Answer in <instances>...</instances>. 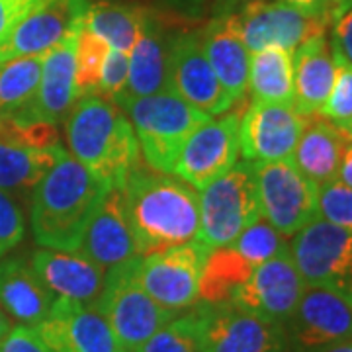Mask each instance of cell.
<instances>
[{
  "label": "cell",
  "mask_w": 352,
  "mask_h": 352,
  "mask_svg": "<svg viewBox=\"0 0 352 352\" xmlns=\"http://www.w3.org/2000/svg\"><path fill=\"white\" fill-rule=\"evenodd\" d=\"M120 196L139 256L198 237L200 198L188 182L139 164L120 188Z\"/></svg>",
  "instance_id": "obj_1"
},
{
  "label": "cell",
  "mask_w": 352,
  "mask_h": 352,
  "mask_svg": "<svg viewBox=\"0 0 352 352\" xmlns=\"http://www.w3.org/2000/svg\"><path fill=\"white\" fill-rule=\"evenodd\" d=\"M110 186L65 151L32 192V231L45 249L76 251Z\"/></svg>",
  "instance_id": "obj_2"
},
{
  "label": "cell",
  "mask_w": 352,
  "mask_h": 352,
  "mask_svg": "<svg viewBox=\"0 0 352 352\" xmlns=\"http://www.w3.org/2000/svg\"><path fill=\"white\" fill-rule=\"evenodd\" d=\"M69 155L110 188L120 190L139 164V145L131 122L120 106L87 96L65 122Z\"/></svg>",
  "instance_id": "obj_3"
},
{
  "label": "cell",
  "mask_w": 352,
  "mask_h": 352,
  "mask_svg": "<svg viewBox=\"0 0 352 352\" xmlns=\"http://www.w3.org/2000/svg\"><path fill=\"white\" fill-rule=\"evenodd\" d=\"M122 108L129 113L139 153L147 166L163 175H175L176 161L186 139L210 120L208 113L190 106L170 90L129 98Z\"/></svg>",
  "instance_id": "obj_4"
},
{
  "label": "cell",
  "mask_w": 352,
  "mask_h": 352,
  "mask_svg": "<svg viewBox=\"0 0 352 352\" xmlns=\"http://www.w3.org/2000/svg\"><path fill=\"white\" fill-rule=\"evenodd\" d=\"M200 231L196 239L210 251L229 247L261 217L254 164L235 163L227 173L200 190Z\"/></svg>",
  "instance_id": "obj_5"
},
{
  "label": "cell",
  "mask_w": 352,
  "mask_h": 352,
  "mask_svg": "<svg viewBox=\"0 0 352 352\" xmlns=\"http://www.w3.org/2000/svg\"><path fill=\"white\" fill-rule=\"evenodd\" d=\"M139 258L106 272L104 288L96 302L124 352L139 351L159 329L176 317L175 311L155 302L141 288L135 276Z\"/></svg>",
  "instance_id": "obj_6"
},
{
  "label": "cell",
  "mask_w": 352,
  "mask_h": 352,
  "mask_svg": "<svg viewBox=\"0 0 352 352\" xmlns=\"http://www.w3.org/2000/svg\"><path fill=\"white\" fill-rule=\"evenodd\" d=\"M289 254L305 286H321L352 300V233L315 217L289 241Z\"/></svg>",
  "instance_id": "obj_7"
},
{
  "label": "cell",
  "mask_w": 352,
  "mask_h": 352,
  "mask_svg": "<svg viewBox=\"0 0 352 352\" xmlns=\"http://www.w3.org/2000/svg\"><path fill=\"white\" fill-rule=\"evenodd\" d=\"M261 215L284 237H294L317 217L319 186L302 175L289 159L252 163Z\"/></svg>",
  "instance_id": "obj_8"
},
{
  "label": "cell",
  "mask_w": 352,
  "mask_h": 352,
  "mask_svg": "<svg viewBox=\"0 0 352 352\" xmlns=\"http://www.w3.org/2000/svg\"><path fill=\"white\" fill-rule=\"evenodd\" d=\"M231 12L237 32L249 53L280 47L294 51L314 36L327 34L331 25L325 16H311L278 0H243Z\"/></svg>",
  "instance_id": "obj_9"
},
{
  "label": "cell",
  "mask_w": 352,
  "mask_h": 352,
  "mask_svg": "<svg viewBox=\"0 0 352 352\" xmlns=\"http://www.w3.org/2000/svg\"><path fill=\"white\" fill-rule=\"evenodd\" d=\"M210 249L198 239L141 256L135 276L153 300L170 311H184L198 302V286Z\"/></svg>",
  "instance_id": "obj_10"
},
{
  "label": "cell",
  "mask_w": 352,
  "mask_h": 352,
  "mask_svg": "<svg viewBox=\"0 0 352 352\" xmlns=\"http://www.w3.org/2000/svg\"><path fill=\"white\" fill-rule=\"evenodd\" d=\"M284 335L289 352H319L352 340V300L335 289L305 286Z\"/></svg>",
  "instance_id": "obj_11"
},
{
  "label": "cell",
  "mask_w": 352,
  "mask_h": 352,
  "mask_svg": "<svg viewBox=\"0 0 352 352\" xmlns=\"http://www.w3.org/2000/svg\"><path fill=\"white\" fill-rule=\"evenodd\" d=\"M201 352H284V327L237 303H198Z\"/></svg>",
  "instance_id": "obj_12"
},
{
  "label": "cell",
  "mask_w": 352,
  "mask_h": 352,
  "mask_svg": "<svg viewBox=\"0 0 352 352\" xmlns=\"http://www.w3.org/2000/svg\"><path fill=\"white\" fill-rule=\"evenodd\" d=\"M166 90L208 116H221L233 106L206 57L200 32H182L168 39Z\"/></svg>",
  "instance_id": "obj_13"
},
{
  "label": "cell",
  "mask_w": 352,
  "mask_h": 352,
  "mask_svg": "<svg viewBox=\"0 0 352 352\" xmlns=\"http://www.w3.org/2000/svg\"><path fill=\"white\" fill-rule=\"evenodd\" d=\"M239 112H231L196 127L180 151L175 175L201 190L227 173L239 159Z\"/></svg>",
  "instance_id": "obj_14"
},
{
  "label": "cell",
  "mask_w": 352,
  "mask_h": 352,
  "mask_svg": "<svg viewBox=\"0 0 352 352\" xmlns=\"http://www.w3.org/2000/svg\"><path fill=\"white\" fill-rule=\"evenodd\" d=\"M303 289L305 284L294 264L288 245L276 256L254 266L249 280L235 292L231 302L284 327L296 311Z\"/></svg>",
  "instance_id": "obj_15"
},
{
  "label": "cell",
  "mask_w": 352,
  "mask_h": 352,
  "mask_svg": "<svg viewBox=\"0 0 352 352\" xmlns=\"http://www.w3.org/2000/svg\"><path fill=\"white\" fill-rule=\"evenodd\" d=\"M307 118L294 110L292 104L252 102L241 116V153L251 163L286 161L296 149Z\"/></svg>",
  "instance_id": "obj_16"
},
{
  "label": "cell",
  "mask_w": 352,
  "mask_h": 352,
  "mask_svg": "<svg viewBox=\"0 0 352 352\" xmlns=\"http://www.w3.org/2000/svg\"><path fill=\"white\" fill-rule=\"evenodd\" d=\"M87 0H36L34 8L0 43V63L43 55L75 28L82 25Z\"/></svg>",
  "instance_id": "obj_17"
},
{
  "label": "cell",
  "mask_w": 352,
  "mask_h": 352,
  "mask_svg": "<svg viewBox=\"0 0 352 352\" xmlns=\"http://www.w3.org/2000/svg\"><path fill=\"white\" fill-rule=\"evenodd\" d=\"M36 333L51 352H124L96 305L57 298Z\"/></svg>",
  "instance_id": "obj_18"
},
{
  "label": "cell",
  "mask_w": 352,
  "mask_h": 352,
  "mask_svg": "<svg viewBox=\"0 0 352 352\" xmlns=\"http://www.w3.org/2000/svg\"><path fill=\"white\" fill-rule=\"evenodd\" d=\"M80 28L71 30L55 47L43 53L38 92L28 106L12 113L14 118L25 122H47L57 126L73 110L76 104L75 53Z\"/></svg>",
  "instance_id": "obj_19"
},
{
  "label": "cell",
  "mask_w": 352,
  "mask_h": 352,
  "mask_svg": "<svg viewBox=\"0 0 352 352\" xmlns=\"http://www.w3.org/2000/svg\"><path fill=\"white\" fill-rule=\"evenodd\" d=\"M76 252L96 264L104 274L116 266L139 258L138 243L124 214L120 190L112 188L104 196L98 210L88 221Z\"/></svg>",
  "instance_id": "obj_20"
},
{
  "label": "cell",
  "mask_w": 352,
  "mask_h": 352,
  "mask_svg": "<svg viewBox=\"0 0 352 352\" xmlns=\"http://www.w3.org/2000/svg\"><path fill=\"white\" fill-rule=\"evenodd\" d=\"M30 264L51 294L61 300L96 305L104 288V272L76 251L39 249L30 256Z\"/></svg>",
  "instance_id": "obj_21"
},
{
  "label": "cell",
  "mask_w": 352,
  "mask_h": 352,
  "mask_svg": "<svg viewBox=\"0 0 352 352\" xmlns=\"http://www.w3.org/2000/svg\"><path fill=\"white\" fill-rule=\"evenodd\" d=\"M206 57L231 102L243 100L249 85L251 53L241 39L231 12H219L200 32Z\"/></svg>",
  "instance_id": "obj_22"
},
{
  "label": "cell",
  "mask_w": 352,
  "mask_h": 352,
  "mask_svg": "<svg viewBox=\"0 0 352 352\" xmlns=\"http://www.w3.org/2000/svg\"><path fill=\"white\" fill-rule=\"evenodd\" d=\"M55 296L36 276L30 261L0 258V305L10 321L36 329L47 319Z\"/></svg>",
  "instance_id": "obj_23"
},
{
  "label": "cell",
  "mask_w": 352,
  "mask_h": 352,
  "mask_svg": "<svg viewBox=\"0 0 352 352\" xmlns=\"http://www.w3.org/2000/svg\"><path fill=\"white\" fill-rule=\"evenodd\" d=\"M335 82V61L327 34L314 36L294 51V110L303 118L319 116Z\"/></svg>",
  "instance_id": "obj_24"
},
{
  "label": "cell",
  "mask_w": 352,
  "mask_h": 352,
  "mask_svg": "<svg viewBox=\"0 0 352 352\" xmlns=\"http://www.w3.org/2000/svg\"><path fill=\"white\" fill-rule=\"evenodd\" d=\"M346 141V131L327 122L325 118H307V124L289 161L317 186H323L337 180V170Z\"/></svg>",
  "instance_id": "obj_25"
},
{
  "label": "cell",
  "mask_w": 352,
  "mask_h": 352,
  "mask_svg": "<svg viewBox=\"0 0 352 352\" xmlns=\"http://www.w3.org/2000/svg\"><path fill=\"white\" fill-rule=\"evenodd\" d=\"M166 53L168 39L164 38L161 20L149 10V18L135 47L129 53V78L124 100L151 96L166 90Z\"/></svg>",
  "instance_id": "obj_26"
},
{
  "label": "cell",
  "mask_w": 352,
  "mask_h": 352,
  "mask_svg": "<svg viewBox=\"0 0 352 352\" xmlns=\"http://www.w3.org/2000/svg\"><path fill=\"white\" fill-rule=\"evenodd\" d=\"M67 149L61 145L51 149L28 147L20 143L0 141V190L12 196L32 194L43 175Z\"/></svg>",
  "instance_id": "obj_27"
},
{
  "label": "cell",
  "mask_w": 352,
  "mask_h": 352,
  "mask_svg": "<svg viewBox=\"0 0 352 352\" xmlns=\"http://www.w3.org/2000/svg\"><path fill=\"white\" fill-rule=\"evenodd\" d=\"M149 10L143 6H126L113 2H94L88 4L82 25L92 34L102 38L112 50L122 53H131L135 47Z\"/></svg>",
  "instance_id": "obj_28"
},
{
  "label": "cell",
  "mask_w": 352,
  "mask_h": 352,
  "mask_svg": "<svg viewBox=\"0 0 352 352\" xmlns=\"http://www.w3.org/2000/svg\"><path fill=\"white\" fill-rule=\"evenodd\" d=\"M252 102L292 104L294 100V53L280 47L251 53L249 85Z\"/></svg>",
  "instance_id": "obj_29"
},
{
  "label": "cell",
  "mask_w": 352,
  "mask_h": 352,
  "mask_svg": "<svg viewBox=\"0 0 352 352\" xmlns=\"http://www.w3.org/2000/svg\"><path fill=\"white\" fill-rule=\"evenodd\" d=\"M254 266L231 245L212 249L200 274L198 300L204 303L231 302L235 292L249 280Z\"/></svg>",
  "instance_id": "obj_30"
},
{
  "label": "cell",
  "mask_w": 352,
  "mask_h": 352,
  "mask_svg": "<svg viewBox=\"0 0 352 352\" xmlns=\"http://www.w3.org/2000/svg\"><path fill=\"white\" fill-rule=\"evenodd\" d=\"M43 55L16 57L0 63V116L20 112L36 96Z\"/></svg>",
  "instance_id": "obj_31"
},
{
  "label": "cell",
  "mask_w": 352,
  "mask_h": 352,
  "mask_svg": "<svg viewBox=\"0 0 352 352\" xmlns=\"http://www.w3.org/2000/svg\"><path fill=\"white\" fill-rule=\"evenodd\" d=\"M110 45L92 34L88 28H80L76 39L75 53V96L76 102L94 96L100 82L102 69L106 63V57L110 53Z\"/></svg>",
  "instance_id": "obj_32"
},
{
  "label": "cell",
  "mask_w": 352,
  "mask_h": 352,
  "mask_svg": "<svg viewBox=\"0 0 352 352\" xmlns=\"http://www.w3.org/2000/svg\"><path fill=\"white\" fill-rule=\"evenodd\" d=\"M159 329L135 352H201V317L198 305Z\"/></svg>",
  "instance_id": "obj_33"
},
{
  "label": "cell",
  "mask_w": 352,
  "mask_h": 352,
  "mask_svg": "<svg viewBox=\"0 0 352 352\" xmlns=\"http://www.w3.org/2000/svg\"><path fill=\"white\" fill-rule=\"evenodd\" d=\"M289 243L284 235H280L274 227L270 226L263 215L252 221L251 226L231 243V247L239 252L245 261H249L252 266L266 263L268 258L276 256L278 252L284 251Z\"/></svg>",
  "instance_id": "obj_34"
},
{
  "label": "cell",
  "mask_w": 352,
  "mask_h": 352,
  "mask_svg": "<svg viewBox=\"0 0 352 352\" xmlns=\"http://www.w3.org/2000/svg\"><path fill=\"white\" fill-rule=\"evenodd\" d=\"M331 51L335 61V82L319 116L344 129L352 122V65L340 55L337 47L331 45Z\"/></svg>",
  "instance_id": "obj_35"
},
{
  "label": "cell",
  "mask_w": 352,
  "mask_h": 352,
  "mask_svg": "<svg viewBox=\"0 0 352 352\" xmlns=\"http://www.w3.org/2000/svg\"><path fill=\"white\" fill-rule=\"evenodd\" d=\"M317 217L352 233V188L339 180L319 186Z\"/></svg>",
  "instance_id": "obj_36"
},
{
  "label": "cell",
  "mask_w": 352,
  "mask_h": 352,
  "mask_svg": "<svg viewBox=\"0 0 352 352\" xmlns=\"http://www.w3.org/2000/svg\"><path fill=\"white\" fill-rule=\"evenodd\" d=\"M127 78H129V55L122 53V51L110 50L94 96L120 106V102L126 96Z\"/></svg>",
  "instance_id": "obj_37"
},
{
  "label": "cell",
  "mask_w": 352,
  "mask_h": 352,
  "mask_svg": "<svg viewBox=\"0 0 352 352\" xmlns=\"http://www.w3.org/2000/svg\"><path fill=\"white\" fill-rule=\"evenodd\" d=\"M24 212L12 194L0 190V258H4L24 239Z\"/></svg>",
  "instance_id": "obj_38"
},
{
  "label": "cell",
  "mask_w": 352,
  "mask_h": 352,
  "mask_svg": "<svg viewBox=\"0 0 352 352\" xmlns=\"http://www.w3.org/2000/svg\"><path fill=\"white\" fill-rule=\"evenodd\" d=\"M0 352H51L50 346L39 339L36 329L18 327L10 329V333L0 340Z\"/></svg>",
  "instance_id": "obj_39"
},
{
  "label": "cell",
  "mask_w": 352,
  "mask_h": 352,
  "mask_svg": "<svg viewBox=\"0 0 352 352\" xmlns=\"http://www.w3.org/2000/svg\"><path fill=\"white\" fill-rule=\"evenodd\" d=\"M34 4L36 0H0V43L34 8Z\"/></svg>",
  "instance_id": "obj_40"
},
{
  "label": "cell",
  "mask_w": 352,
  "mask_h": 352,
  "mask_svg": "<svg viewBox=\"0 0 352 352\" xmlns=\"http://www.w3.org/2000/svg\"><path fill=\"white\" fill-rule=\"evenodd\" d=\"M331 45L340 51V55L352 65V10L342 14L339 20L333 22Z\"/></svg>",
  "instance_id": "obj_41"
},
{
  "label": "cell",
  "mask_w": 352,
  "mask_h": 352,
  "mask_svg": "<svg viewBox=\"0 0 352 352\" xmlns=\"http://www.w3.org/2000/svg\"><path fill=\"white\" fill-rule=\"evenodd\" d=\"M282 4H288L296 10H302L305 14H311V16H325L329 22H331V16H329V4L331 0H278Z\"/></svg>",
  "instance_id": "obj_42"
},
{
  "label": "cell",
  "mask_w": 352,
  "mask_h": 352,
  "mask_svg": "<svg viewBox=\"0 0 352 352\" xmlns=\"http://www.w3.org/2000/svg\"><path fill=\"white\" fill-rule=\"evenodd\" d=\"M337 180L340 184L352 188V139L349 138L344 149H342V157H340L339 170H337Z\"/></svg>",
  "instance_id": "obj_43"
},
{
  "label": "cell",
  "mask_w": 352,
  "mask_h": 352,
  "mask_svg": "<svg viewBox=\"0 0 352 352\" xmlns=\"http://www.w3.org/2000/svg\"><path fill=\"white\" fill-rule=\"evenodd\" d=\"M352 10V0H331L329 4V16H331V24L335 20H339L342 14Z\"/></svg>",
  "instance_id": "obj_44"
},
{
  "label": "cell",
  "mask_w": 352,
  "mask_h": 352,
  "mask_svg": "<svg viewBox=\"0 0 352 352\" xmlns=\"http://www.w3.org/2000/svg\"><path fill=\"white\" fill-rule=\"evenodd\" d=\"M10 329H12L10 319H8V315L4 314V309H2V305H0V340L10 333Z\"/></svg>",
  "instance_id": "obj_45"
},
{
  "label": "cell",
  "mask_w": 352,
  "mask_h": 352,
  "mask_svg": "<svg viewBox=\"0 0 352 352\" xmlns=\"http://www.w3.org/2000/svg\"><path fill=\"white\" fill-rule=\"evenodd\" d=\"M319 352H352V340H344V342H337V344H331L327 349Z\"/></svg>",
  "instance_id": "obj_46"
},
{
  "label": "cell",
  "mask_w": 352,
  "mask_h": 352,
  "mask_svg": "<svg viewBox=\"0 0 352 352\" xmlns=\"http://www.w3.org/2000/svg\"><path fill=\"white\" fill-rule=\"evenodd\" d=\"M344 131H346V135H349V138L352 139V122H351V124H349V126L344 127Z\"/></svg>",
  "instance_id": "obj_47"
}]
</instances>
